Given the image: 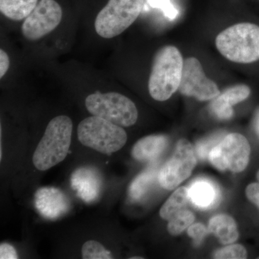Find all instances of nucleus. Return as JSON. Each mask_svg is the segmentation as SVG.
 <instances>
[{
	"label": "nucleus",
	"instance_id": "30",
	"mask_svg": "<svg viewBox=\"0 0 259 259\" xmlns=\"http://www.w3.org/2000/svg\"><path fill=\"white\" fill-rule=\"evenodd\" d=\"M138 258H139V259H142V257H132V258H131V259H138Z\"/></svg>",
	"mask_w": 259,
	"mask_h": 259
},
{
	"label": "nucleus",
	"instance_id": "25",
	"mask_svg": "<svg viewBox=\"0 0 259 259\" xmlns=\"http://www.w3.org/2000/svg\"><path fill=\"white\" fill-rule=\"evenodd\" d=\"M209 233L208 229L201 223H194L189 227L188 236L193 238L194 244L198 246L203 241L204 238Z\"/></svg>",
	"mask_w": 259,
	"mask_h": 259
},
{
	"label": "nucleus",
	"instance_id": "32",
	"mask_svg": "<svg viewBox=\"0 0 259 259\" xmlns=\"http://www.w3.org/2000/svg\"><path fill=\"white\" fill-rule=\"evenodd\" d=\"M258 258H259V257H258Z\"/></svg>",
	"mask_w": 259,
	"mask_h": 259
},
{
	"label": "nucleus",
	"instance_id": "17",
	"mask_svg": "<svg viewBox=\"0 0 259 259\" xmlns=\"http://www.w3.org/2000/svg\"><path fill=\"white\" fill-rule=\"evenodd\" d=\"M37 3V0H0V11L10 20L20 21L32 13Z\"/></svg>",
	"mask_w": 259,
	"mask_h": 259
},
{
	"label": "nucleus",
	"instance_id": "20",
	"mask_svg": "<svg viewBox=\"0 0 259 259\" xmlns=\"http://www.w3.org/2000/svg\"><path fill=\"white\" fill-rule=\"evenodd\" d=\"M195 217L193 213L182 209L175 214L168 224V231L172 236L180 235L185 229L193 224Z\"/></svg>",
	"mask_w": 259,
	"mask_h": 259
},
{
	"label": "nucleus",
	"instance_id": "22",
	"mask_svg": "<svg viewBox=\"0 0 259 259\" xmlns=\"http://www.w3.org/2000/svg\"><path fill=\"white\" fill-rule=\"evenodd\" d=\"M223 138V134H216L199 141L196 145V151L199 157L202 160L208 158L212 148L217 146Z\"/></svg>",
	"mask_w": 259,
	"mask_h": 259
},
{
	"label": "nucleus",
	"instance_id": "11",
	"mask_svg": "<svg viewBox=\"0 0 259 259\" xmlns=\"http://www.w3.org/2000/svg\"><path fill=\"white\" fill-rule=\"evenodd\" d=\"M250 94V88L246 85L232 87L213 99L214 100L210 105L211 111L218 118L228 120L233 116V105L248 98Z\"/></svg>",
	"mask_w": 259,
	"mask_h": 259
},
{
	"label": "nucleus",
	"instance_id": "9",
	"mask_svg": "<svg viewBox=\"0 0 259 259\" xmlns=\"http://www.w3.org/2000/svg\"><path fill=\"white\" fill-rule=\"evenodd\" d=\"M62 19V9L55 0H40L35 9L24 20L21 26L23 36L37 40L55 30Z\"/></svg>",
	"mask_w": 259,
	"mask_h": 259
},
{
	"label": "nucleus",
	"instance_id": "7",
	"mask_svg": "<svg viewBox=\"0 0 259 259\" xmlns=\"http://www.w3.org/2000/svg\"><path fill=\"white\" fill-rule=\"evenodd\" d=\"M250 147L248 140L243 135H227L209 154L212 166L220 171L229 170L239 173L248 166Z\"/></svg>",
	"mask_w": 259,
	"mask_h": 259
},
{
	"label": "nucleus",
	"instance_id": "24",
	"mask_svg": "<svg viewBox=\"0 0 259 259\" xmlns=\"http://www.w3.org/2000/svg\"><path fill=\"white\" fill-rule=\"evenodd\" d=\"M148 3L153 8H160L170 20H175L178 16V10L170 0H148Z\"/></svg>",
	"mask_w": 259,
	"mask_h": 259
},
{
	"label": "nucleus",
	"instance_id": "19",
	"mask_svg": "<svg viewBox=\"0 0 259 259\" xmlns=\"http://www.w3.org/2000/svg\"><path fill=\"white\" fill-rule=\"evenodd\" d=\"M156 176V168H150L141 173L132 182L129 188V195L134 200H139L147 192Z\"/></svg>",
	"mask_w": 259,
	"mask_h": 259
},
{
	"label": "nucleus",
	"instance_id": "12",
	"mask_svg": "<svg viewBox=\"0 0 259 259\" xmlns=\"http://www.w3.org/2000/svg\"><path fill=\"white\" fill-rule=\"evenodd\" d=\"M35 206L44 217L55 219L66 212L69 203L61 191L54 188H42L35 194Z\"/></svg>",
	"mask_w": 259,
	"mask_h": 259
},
{
	"label": "nucleus",
	"instance_id": "15",
	"mask_svg": "<svg viewBox=\"0 0 259 259\" xmlns=\"http://www.w3.org/2000/svg\"><path fill=\"white\" fill-rule=\"evenodd\" d=\"M71 185L84 200H93L100 191V182L95 172L89 169H79L71 177Z\"/></svg>",
	"mask_w": 259,
	"mask_h": 259
},
{
	"label": "nucleus",
	"instance_id": "4",
	"mask_svg": "<svg viewBox=\"0 0 259 259\" xmlns=\"http://www.w3.org/2000/svg\"><path fill=\"white\" fill-rule=\"evenodd\" d=\"M77 135L83 146L106 155L120 151L127 140L122 127L94 115L80 122Z\"/></svg>",
	"mask_w": 259,
	"mask_h": 259
},
{
	"label": "nucleus",
	"instance_id": "3",
	"mask_svg": "<svg viewBox=\"0 0 259 259\" xmlns=\"http://www.w3.org/2000/svg\"><path fill=\"white\" fill-rule=\"evenodd\" d=\"M218 51L228 60L249 64L259 60V26L238 23L226 29L216 37Z\"/></svg>",
	"mask_w": 259,
	"mask_h": 259
},
{
	"label": "nucleus",
	"instance_id": "26",
	"mask_svg": "<svg viewBox=\"0 0 259 259\" xmlns=\"http://www.w3.org/2000/svg\"><path fill=\"white\" fill-rule=\"evenodd\" d=\"M245 194L250 202L259 208V183H252L247 187Z\"/></svg>",
	"mask_w": 259,
	"mask_h": 259
},
{
	"label": "nucleus",
	"instance_id": "28",
	"mask_svg": "<svg viewBox=\"0 0 259 259\" xmlns=\"http://www.w3.org/2000/svg\"><path fill=\"white\" fill-rule=\"evenodd\" d=\"M10 67V59L8 54L3 49L0 50V78H3L8 72Z\"/></svg>",
	"mask_w": 259,
	"mask_h": 259
},
{
	"label": "nucleus",
	"instance_id": "18",
	"mask_svg": "<svg viewBox=\"0 0 259 259\" xmlns=\"http://www.w3.org/2000/svg\"><path fill=\"white\" fill-rule=\"evenodd\" d=\"M189 190L187 187H182L177 189L167 199L160 210V216L163 220L169 221L175 214L185 209L190 199Z\"/></svg>",
	"mask_w": 259,
	"mask_h": 259
},
{
	"label": "nucleus",
	"instance_id": "31",
	"mask_svg": "<svg viewBox=\"0 0 259 259\" xmlns=\"http://www.w3.org/2000/svg\"><path fill=\"white\" fill-rule=\"evenodd\" d=\"M257 179H258L259 182V171H258V173H257Z\"/></svg>",
	"mask_w": 259,
	"mask_h": 259
},
{
	"label": "nucleus",
	"instance_id": "6",
	"mask_svg": "<svg viewBox=\"0 0 259 259\" xmlns=\"http://www.w3.org/2000/svg\"><path fill=\"white\" fill-rule=\"evenodd\" d=\"M85 105L92 115L121 127L134 125L139 116L134 102L120 93L92 94L85 100Z\"/></svg>",
	"mask_w": 259,
	"mask_h": 259
},
{
	"label": "nucleus",
	"instance_id": "23",
	"mask_svg": "<svg viewBox=\"0 0 259 259\" xmlns=\"http://www.w3.org/2000/svg\"><path fill=\"white\" fill-rule=\"evenodd\" d=\"M214 258L244 259L247 258V251L243 245L239 244L231 245L217 250L214 253Z\"/></svg>",
	"mask_w": 259,
	"mask_h": 259
},
{
	"label": "nucleus",
	"instance_id": "1",
	"mask_svg": "<svg viewBox=\"0 0 259 259\" xmlns=\"http://www.w3.org/2000/svg\"><path fill=\"white\" fill-rule=\"evenodd\" d=\"M184 60L178 49L166 46L153 58L148 80V92L156 101L168 100L179 90L183 71Z\"/></svg>",
	"mask_w": 259,
	"mask_h": 259
},
{
	"label": "nucleus",
	"instance_id": "5",
	"mask_svg": "<svg viewBox=\"0 0 259 259\" xmlns=\"http://www.w3.org/2000/svg\"><path fill=\"white\" fill-rule=\"evenodd\" d=\"M144 1L109 0L95 19V31L104 38L118 36L139 18Z\"/></svg>",
	"mask_w": 259,
	"mask_h": 259
},
{
	"label": "nucleus",
	"instance_id": "14",
	"mask_svg": "<svg viewBox=\"0 0 259 259\" xmlns=\"http://www.w3.org/2000/svg\"><path fill=\"white\" fill-rule=\"evenodd\" d=\"M168 139L166 136L157 135L149 136L140 139L134 145L132 156L140 161H149L157 158L164 151Z\"/></svg>",
	"mask_w": 259,
	"mask_h": 259
},
{
	"label": "nucleus",
	"instance_id": "16",
	"mask_svg": "<svg viewBox=\"0 0 259 259\" xmlns=\"http://www.w3.org/2000/svg\"><path fill=\"white\" fill-rule=\"evenodd\" d=\"M208 231L223 244H231L238 239V231L234 220L227 214H218L211 218Z\"/></svg>",
	"mask_w": 259,
	"mask_h": 259
},
{
	"label": "nucleus",
	"instance_id": "10",
	"mask_svg": "<svg viewBox=\"0 0 259 259\" xmlns=\"http://www.w3.org/2000/svg\"><path fill=\"white\" fill-rule=\"evenodd\" d=\"M179 91L185 96L193 97L199 101L213 100L221 94L217 84L206 76L202 64L194 57L184 61Z\"/></svg>",
	"mask_w": 259,
	"mask_h": 259
},
{
	"label": "nucleus",
	"instance_id": "27",
	"mask_svg": "<svg viewBox=\"0 0 259 259\" xmlns=\"http://www.w3.org/2000/svg\"><path fill=\"white\" fill-rule=\"evenodd\" d=\"M0 258L17 259L18 258V255L13 245L8 243H2L0 245Z\"/></svg>",
	"mask_w": 259,
	"mask_h": 259
},
{
	"label": "nucleus",
	"instance_id": "2",
	"mask_svg": "<svg viewBox=\"0 0 259 259\" xmlns=\"http://www.w3.org/2000/svg\"><path fill=\"white\" fill-rule=\"evenodd\" d=\"M72 131V120L68 116H57L49 122L32 156L37 170L47 171L64 161L71 146Z\"/></svg>",
	"mask_w": 259,
	"mask_h": 259
},
{
	"label": "nucleus",
	"instance_id": "8",
	"mask_svg": "<svg viewBox=\"0 0 259 259\" xmlns=\"http://www.w3.org/2000/svg\"><path fill=\"white\" fill-rule=\"evenodd\" d=\"M196 164L197 157L193 146L187 140H180L173 156L158 172L160 185L167 190L177 188L190 176Z\"/></svg>",
	"mask_w": 259,
	"mask_h": 259
},
{
	"label": "nucleus",
	"instance_id": "13",
	"mask_svg": "<svg viewBox=\"0 0 259 259\" xmlns=\"http://www.w3.org/2000/svg\"><path fill=\"white\" fill-rule=\"evenodd\" d=\"M192 203L198 208H212L221 200V192L216 184L207 179L194 181L188 188Z\"/></svg>",
	"mask_w": 259,
	"mask_h": 259
},
{
	"label": "nucleus",
	"instance_id": "29",
	"mask_svg": "<svg viewBox=\"0 0 259 259\" xmlns=\"http://www.w3.org/2000/svg\"><path fill=\"white\" fill-rule=\"evenodd\" d=\"M255 129H256L257 133L259 135V115L256 119V122H255Z\"/></svg>",
	"mask_w": 259,
	"mask_h": 259
},
{
	"label": "nucleus",
	"instance_id": "21",
	"mask_svg": "<svg viewBox=\"0 0 259 259\" xmlns=\"http://www.w3.org/2000/svg\"><path fill=\"white\" fill-rule=\"evenodd\" d=\"M81 255L84 259H110L113 258L111 252L95 240L85 242L81 248Z\"/></svg>",
	"mask_w": 259,
	"mask_h": 259
}]
</instances>
